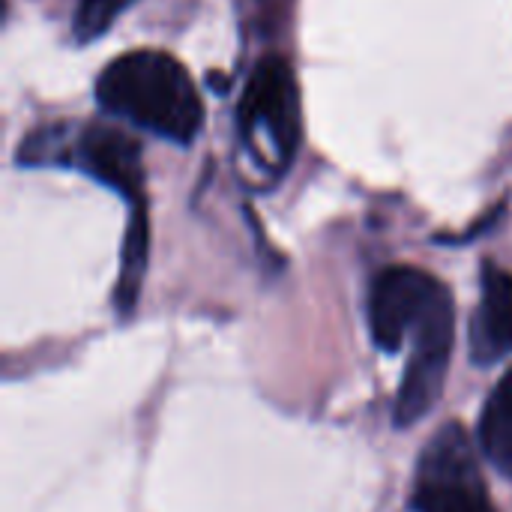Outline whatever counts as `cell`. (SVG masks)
Masks as SVG:
<instances>
[{"label":"cell","instance_id":"cell-4","mask_svg":"<svg viewBox=\"0 0 512 512\" xmlns=\"http://www.w3.org/2000/svg\"><path fill=\"white\" fill-rule=\"evenodd\" d=\"M411 342V360L393 405L399 429L417 426L441 402L456 342V303L450 288L411 327Z\"/></svg>","mask_w":512,"mask_h":512},{"label":"cell","instance_id":"cell-7","mask_svg":"<svg viewBox=\"0 0 512 512\" xmlns=\"http://www.w3.org/2000/svg\"><path fill=\"white\" fill-rule=\"evenodd\" d=\"M512 354V273L483 267V297L471 321V363L489 369Z\"/></svg>","mask_w":512,"mask_h":512},{"label":"cell","instance_id":"cell-8","mask_svg":"<svg viewBox=\"0 0 512 512\" xmlns=\"http://www.w3.org/2000/svg\"><path fill=\"white\" fill-rule=\"evenodd\" d=\"M480 450L504 477H512V369L495 384L477 423Z\"/></svg>","mask_w":512,"mask_h":512},{"label":"cell","instance_id":"cell-9","mask_svg":"<svg viewBox=\"0 0 512 512\" xmlns=\"http://www.w3.org/2000/svg\"><path fill=\"white\" fill-rule=\"evenodd\" d=\"M147 258H150V222H147V207L141 201V204H132L129 228H126L123 252H120V276L114 285V306L120 315H129L138 303Z\"/></svg>","mask_w":512,"mask_h":512},{"label":"cell","instance_id":"cell-3","mask_svg":"<svg viewBox=\"0 0 512 512\" xmlns=\"http://www.w3.org/2000/svg\"><path fill=\"white\" fill-rule=\"evenodd\" d=\"M411 507L414 512H498L462 423H444L423 447Z\"/></svg>","mask_w":512,"mask_h":512},{"label":"cell","instance_id":"cell-2","mask_svg":"<svg viewBox=\"0 0 512 512\" xmlns=\"http://www.w3.org/2000/svg\"><path fill=\"white\" fill-rule=\"evenodd\" d=\"M297 78L282 57H267L252 72L243 105L240 129L249 156L264 174H282L300 138V96Z\"/></svg>","mask_w":512,"mask_h":512},{"label":"cell","instance_id":"cell-6","mask_svg":"<svg viewBox=\"0 0 512 512\" xmlns=\"http://www.w3.org/2000/svg\"><path fill=\"white\" fill-rule=\"evenodd\" d=\"M72 162L93 180L120 192L132 204L144 201V162L132 135L111 123H87L75 132ZM69 162V165H72Z\"/></svg>","mask_w":512,"mask_h":512},{"label":"cell","instance_id":"cell-5","mask_svg":"<svg viewBox=\"0 0 512 512\" xmlns=\"http://www.w3.org/2000/svg\"><path fill=\"white\" fill-rule=\"evenodd\" d=\"M447 291V285L408 264L384 267L369 288V333L378 351L384 354H399L405 339L411 336V327L420 321V315Z\"/></svg>","mask_w":512,"mask_h":512},{"label":"cell","instance_id":"cell-10","mask_svg":"<svg viewBox=\"0 0 512 512\" xmlns=\"http://www.w3.org/2000/svg\"><path fill=\"white\" fill-rule=\"evenodd\" d=\"M135 0H81L72 18V30L78 42L99 39Z\"/></svg>","mask_w":512,"mask_h":512},{"label":"cell","instance_id":"cell-1","mask_svg":"<svg viewBox=\"0 0 512 512\" xmlns=\"http://www.w3.org/2000/svg\"><path fill=\"white\" fill-rule=\"evenodd\" d=\"M96 99L108 114L177 144H189L204 123L195 81L165 51H129L111 60L96 81Z\"/></svg>","mask_w":512,"mask_h":512}]
</instances>
